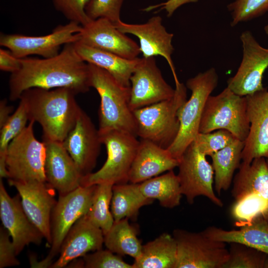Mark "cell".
Masks as SVG:
<instances>
[{
    "label": "cell",
    "mask_w": 268,
    "mask_h": 268,
    "mask_svg": "<svg viewBox=\"0 0 268 268\" xmlns=\"http://www.w3.org/2000/svg\"><path fill=\"white\" fill-rule=\"evenodd\" d=\"M21 66L11 73L8 82L9 98L19 99L28 89L67 88L76 94L91 87L88 64L77 52L74 43L64 45L56 56L48 58L21 59Z\"/></svg>",
    "instance_id": "6da1fadb"
},
{
    "label": "cell",
    "mask_w": 268,
    "mask_h": 268,
    "mask_svg": "<svg viewBox=\"0 0 268 268\" xmlns=\"http://www.w3.org/2000/svg\"><path fill=\"white\" fill-rule=\"evenodd\" d=\"M67 88H32L24 91L19 99L25 103L29 120L38 123L43 140L63 142L74 127L81 108Z\"/></svg>",
    "instance_id": "7a4b0ae2"
},
{
    "label": "cell",
    "mask_w": 268,
    "mask_h": 268,
    "mask_svg": "<svg viewBox=\"0 0 268 268\" xmlns=\"http://www.w3.org/2000/svg\"><path fill=\"white\" fill-rule=\"evenodd\" d=\"M88 64L91 87L100 98L99 132L118 130L136 136V123L130 106V87L121 84L104 69Z\"/></svg>",
    "instance_id": "3957f363"
},
{
    "label": "cell",
    "mask_w": 268,
    "mask_h": 268,
    "mask_svg": "<svg viewBox=\"0 0 268 268\" xmlns=\"http://www.w3.org/2000/svg\"><path fill=\"white\" fill-rule=\"evenodd\" d=\"M186 87L180 82L175 83L171 98L134 110L136 136L168 149L179 131L178 113L187 100Z\"/></svg>",
    "instance_id": "277c9868"
},
{
    "label": "cell",
    "mask_w": 268,
    "mask_h": 268,
    "mask_svg": "<svg viewBox=\"0 0 268 268\" xmlns=\"http://www.w3.org/2000/svg\"><path fill=\"white\" fill-rule=\"evenodd\" d=\"M218 82V74L214 67L199 73L186 82V87L191 91V95L178 111L179 131L176 138L168 148L179 161L199 133L205 104Z\"/></svg>",
    "instance_id": "5b68a950"
},
{
    "label": "cell",
    "mask_w": 268,
    "mask_h": 268,
    "mask_svg": "<svg viewBox=\"0 0 268 268\" xmlns=\"http://www.w3.org/2000/svg\"><path fill=\"white\" fill-rule=\"evenodd\" d=\"M99 134L102 143L106 148L107 159L97 171L82 177L81 186L128 183L139 141L136 135L118 130L99 132Z\"/></svg>",
    "instance_id": "8992f818"
},
{
    "label": "cell",
    "mask_w": 268,
    "mask_h": 268,
    "mask_svg": "<svg viewBox=\"0 0 268 268\" xmlns=\"http://www.w3.org/2000/svg\"><path fill=\"white\" fill-rule=\"evenodd\" d=\"M246 96L236 94L227 87L217 95H210L202 112L199 133L228 131L245 141L250 131Z\"/></svg>",
    "instance_id": "52a82bcc"
},
{
    "label": "cell",
    "mask_w": 268,
    "mask_h": 268,
    "mask_svg": "<svg viewBox=\"0 0 268 268\" xmlns=\"http://www.w3.org/2000/svg\"><path fill=\"white\" fill-rule=\"evenodd\" d=\"M96 185L79 186L65 195L59 196L52 213V242L48 255L42 261L30 264L33 268H50L59 254L63 242L75 222L88 212Z\"/></svg>",
    "instance_id": "ba28073f"
},
{
    "label": "cell",
    "mask_w": 268,
    "mask_h": 268,
    "mask_svg": "<svg viewBox=\"0 0 268 268\" xmlns=\"http://www.w3.org/2000/svg\"><path fill=\"white\" fill-rule=\"evenodd\" d=\"M34 122L30 121L25 129L8 145L5 162L9 179L21 182H46L44 171L45 142L35 136Z\"/></svg>",
    "instance_id": "9c48e42d"
},
{
    "label": "cell",
    "mask_w": 268,
    "mask_h": 268,
    "mask_svg": "<svg viewBox=\"0 0 268 268\" xmlns=\"http://www.w3.org/2000/svg\"><path fill=\"white\" fill-rule=\"evenodd\" d=\"M172 235L177 244L175 268H222L228 260L226 243L212 239L202 231L177 229Z\"/></svg>",
    "instance_id": "30bf717a"
},
{
    "label": "cell",
    "mask_w": 268,
    "mask_h": 268,
    "mask_svg": "<svg viewBox=\"0 0 268 268\" xmlns=\"http://www.w3.org/2000/svg\"><path fill=\"white\" fill-rule=\"evenodd\" d=\"M206 156L199 151L194 141L186 148L178 166L181 193L190 204L193 203L197 197L204 196L222 207V201L214 191V171Z\"/></svg>",
    "instance_id": "8fae6325"
},
{
    "label": "cell",
    "mask_w": 268,
    "mask_h": 268,
    "mask_svg": "<svg viewBox=\"0 0 268 268\" xmlns=\"http://www.w3.org/2000/svg\"><path fill=\"white\" fill-rule=\"evenodd\" d=\"M81 29L82 26L78 23L70 21L57 26L52 33L43 36L1 33L0 45L10 50L19 59L31 55L51 58L60 52L61 46L78 41V33Z\"/></svg>",
    "instance_id": "7c38bea8"
},
{
    "label": "cell",
    "mask_w": 268,
    "mask_h": 268,
    "mask_svg": "<svg viewBox=\"0 0 268 268\" xmlns=\"http://www.w3.org/2000/svg\"><path fill=\"white\" fill-rule=\"evenodd\" d=\"M243 48L241 63L235 75L227 80V87L241 96L264 88L263 75L268 68V48L262 47L252 33L243 32L240 37Z\"/></svg>",
    "instance_id": "4fadbf2b"
},
{
    "label": "cell",
    "mask_w": 268,
    "mask_h": 268,
    "mask_svg": "<svg viewBox=\"0 0 268 268\" xmlns=\"http://www.w3.org/2000/svg\"><path fill=\"white\" fill-rule=\"evenodd\" d=\"M130 106L133 111L171 98L174 89L164 79L154 57L139 58L130 78Z\"/></svg>",
    "instance_id": "5bb4252c"
},
{
    "label": "cell",
    "mask_w": 268,
    "mask_h": 268,
    "mask_svg": "<svg viewBox=\"0 0 268 268\" xmlns=\"http://www.w3.org/2000/svg\"><path fill=\"white\" fill-rule=\"evenodd\" d=\"M8 181L9 185L17 191L28 218L51 245V215L57 202L55 189L46 182H21L11 179Z\"/></svg>",
    "instance_id": "9a60e30c"
},
{
    "label": "cell",
    "mask_w": 268,
    "mask_h": 268,
    "mask_svg": "<svg viewBox=\"0 0 268 268\" xmlns=\"http://www.w3.org/2000/svg\"><path fill=\"white\" fill-rule=\"evenodd\" d=\"M63 144L83 176L91 173L102 143L98 130L82 109L74 127Z\"/></svg>",
    "instance_id": "2e32d148"
},
{
    "label": "cell",
    "mask_w": 268,
    "mask_h": 268,
    "mask_svg": "<svg viewBox=\"0 0 268 268\" xmlns=\"http://www.w3.org/2000/svg\"><path fill=\"white\" fill-rule=\"evenodd\" d=\"M115 25L122 32L134 35L138 38L143 57H163L171 68L175 83L180 82L171 58L174 50L172 44L174 34L166 30L160 16H153L142 24L127 23L120 20Z\"/></svg>",
    "instance_id": "e0dca14e"
},
{
    "label": "cell",
    "mask_w": 268,
    "mask_h": 268,
    "mask_svg": "<svg viewBox=\"0 0 268 268\" xmlns=\"http://www.w3.org/2000/svg\"><path fill=\"white\" fill-rule=\"evenodd\" d=\"M79 40L87 46L109 52L124 58L134 59L141 53L139 46L120 31L109 20L100 18L82 26Z\"/></svg>",
    "instance_id": "ac0fdd59"
},
{
    "label": "cell",
    "mask_w": 268,
    "mask_h": 268,
    "mask_svg": "<svg viewBox=\"0 0 268 268\" xmlns=\"http://www.w3.org/2000/svg\"><path fill=\"white\" fill-rule=\"evenodd\" d=\"M0 179V217L12 239L17 256L30 244L40 245L44 238L25 212L19 195L12 198Z\"/></svg>",
    "instance_id": "d6986e66"
},
{
    "label": "cell",
    "mask_w": 268,
    "mask_h": 268,
    "mask_svg": "<svg viewBox=\"0 0 268 268\" xmlns=\"http://www.w3.org/2000/svg\"><path fill=\"white\" fill-rule=\"evenodd\" d=\"M250 131L245 141L242 162L268 158V89L265 88L246 96Z\"/></svg>",
    "instance_id": "ffe728a7"
},
{
    "label": "cell",
    "mask_w": 268,
    "mask_h": 268,
    "mask_svg": "<svg viewBox=\"0 0 268 268\" xmlns=\"http://www.w3.org/2000/svg\"><path fill=\"white\" fill-rule=\"evenodd\" d=\"M43 141L46 146V182L58 192L59 196L66 195L80 186L83 175L63 142Z\"/></svg>",
    "instance_id": "44dd1931"
},
{
    "label": "cell",
    "mask_w": 268,
    "mask_h": 268,
    "mask_svg": "<svg viewBox=\"0 0 268 268\" xmlns=\"http://www.w3.org/2000/svg\"><path fill=\"white\" fill-rule=\"evenodd\" d=\"M104 234L86 215L78 219L69 229L61 245L58 259L50 268H63L90 251L102 249Z\"/></svg>",
    "instance_id": "7402d4cb"
},
{
    "label": "cell",
    "mask_w": 268,
    "mask_h": 268,
    "mask_svg": "<svg viewBox=\"0 0 268 268\" xmlns=\"http://www.w3.org/2000/svg\"><path fill=\"white\" fill-rule=\"evenodd\" d=\"M179 161L167 148L141 139L129 175V182L140 183L178 167Z\"/></svg>",
    "instance_id": "603a6c76"
},
{
    "label": "cell",
    "mask_w": 268,
    "mask_h": 268,
    "mask_svg": "<svg viewBox=\"0 0 268 268\" xmlns=\"http://www.w3.org/2000/svg\"><path fill=\"white\" fill-rule=\"evenodd\" d=\"M202 232L212 239L243 244L268 255V221L262 215L239 229L226 230L209 226Z\"/></svg>",
    "instance_id": "cb8c5ba5"
},
{
    "label": "cell",
    "mask_w": 268,
    "mask_h": 268,
    "mask_svg": "<svg viewBox=\"0 0 268 268\" xmlns=\"http://www.w3.org/2000/svg\"><path fill=\"white\" fill-rule=\"evenodd\" d=\"M74 44L77 52L85 62L104 69L121 84L130 87V78L139 61L138 57L128 59L79 42Z\"/></svg>",
    "instance_id": "d4e9b609"
},
{
    "label": "cell",
    "mask_w": 268,
    "mask_h": 268,
    "mask_svg": "<svg viewBox=\"0 0 268 268\" xmlns=\"http://www.w3.org/2000/svg\"><path fill=\"white\" fill-rule=\"evenodd\" d=\"M251 193L268 201V165L264 157L255 158L250 163L242 162L233 178L231 194L235 200Z\"/></svg>",
    "instance_id": "484cf974"
},
{
    "label": "cell",
    "mask_w": 268,
    "mask_h": 268,
    "mask_svg": "<svg viewBox=\"0 0 268 268\" xmlns=\"http://www.w3.org/2000/svg\"><path fill=\"white\" fill-rule=\"evenodd\" d=\"M177 244L173 235L164 233L142 245L140 256L133 268H175Z\"/></svg>",
    "instance_id": "4316f807"
},
{
    "label": "cell",
    "mask_w": 268,
    "mask_h": 268,
    "mask_svg": "<svg viewBox=\"0 0 268 268\" xmlns=\"http://www.w3.org/2000/svg\"><path fill=\"white\" fill-rule=\"evenodd\" d=\"M245 141L236 139L222 149L209 156L214 171V188L219 195L232 184L234 174L239 169Z\"/></svg>",
    "instance_id": "83f0119b"
},
{
    "label": "cell",
    "mask_w": 268,
    "mask_h": 268,
    "mask_svg": "<svg viewBox=\"0 0 268 268\" xmlns=\"http://www.w3.org/2000/svg\"><path fill=\"white\" fill-rule=\"evenodd\" d=\"M153 200L142 193L139 183L115 184L112 188L111 211L115 221L136 216L139 209Z\"/></svg>",
    "instance_id": "f1b7e54d"
},
{
    "label": "cell",
    "mask_w": 268,
    "mask_h": 268,
    "mask_svg": "<svg viewBox=\"0 0 268 268\" xmlns=\"http://www.w3.org/2000/svg\"><path fill=\"white\" fill-rule=\"evenodd\" d=\"M139 187L145 197L157 200L162 207L172 208L180 203L182 194L179 180L173 170L139 183Z\"/></svg>",
    "instance_id": "f546056e"
},
{
    "label": "cell",
    "mask_w": 268,
    "mask_h": 268,
    "mask_svg": "<svg viewBox=\"0 0 268 268\" xmlns=\"http://www.w3.org/2000/svg\"><path fill=\"white\" fill-rule=\"evenodd\" d=\"M104 244L107 249L120 255H128L134 260L141 253L142 245L135 229L125 218L114 221L109 230L104 235Z\"/></svg>",
    "instance_id": "4dcf8cb0"
},
{
    "label": "cell",
    "mask_w": 268,
    "mask_h": 268,
    "mask_svg": "<svg viewBox=\"0 0 268 268\" xmlns=\"http://www.w3.org/2000/svg\"><path fill=\"white\" fill-rule=\"evenodd\" d=\"M230 214L235 226L239 228L261 215L268 221V201L256 193L247 194L235 200Z\"/></svg>",
    "instance_id": "1f68e13d"
},
{
    "label": "cell",
    "mask_w": 268,
    "mask_h": 268,
    "mask_svg": "<svg viewBox=\"0 0 268 268\" xmlns=\"http://www.w3.org/2000/svg\"><path fill=\"white\" fill-rule=\"evenodd\" d=\"M113 185L110 183L96 185L92 204L86 214L93 224L102 230L104 235L115 221L110 210Z\"/></svg>",
    "instance_id": "d6a6232c"
},
{
    "label": "cell",
    "mask_w": 268,
    "mask_h": 268,
    "mask_svg": "<svg viewBox=\"0 0 268 268\" xmlns=\"http://www.w3.org/2000/svg\"><path fill=\"white\" fill-rule=\"evenodd\" d=\"M19 105L0 131V169L6 168V151L10 142L26 127L29 116L26 106L21 99Z\"/></svg>",
    "instance_id": "836d02e7"
},
{
    "label": "cell",
    "mask_w": 268,
    "mask_h": 268,
    "mask_svg": "<svg viewBox=\"0 0 268 268\" xmlns=\"http://www.w3.org/2000/svg\"><path fill=\"white\" fill-rule=\"evenodd\" d=\"M228 260L222 268H268V255L238 243H230Z\"/></svg>",
    "instance_id": "e575fe53"
},
{
    "label": "cell",
    "mask_w": 268,
    "mask_h": 268,
    "mask_svg": "<svg viewBox=\"0 0 268 268\" xmlns=\"http://www.w3.org/2000/svg\"><path fill=\"white\" fill-rule=\"evenodd\" d=\"M231 12V26L247 21L268 11V0H235L227 5Z\"/></svg>",
    "instance_id": "d590c367"
},
{
    "label": "cell",
    "mask_w": 268,
    "mask_h": 268,
    "mask_svg": "<svg viewBox=\"0 0 268 268\" xmlns=\"http://www.w3.org/2000/svg\"><path fill=\"white\" fill-rule=\"evenodd\" d=\"M236 139L237 138L228 131L220 129L207 133H199L194 141L201 152L210 156Z\"/></svg>",
    "instance_id": "8d00e7d4"
},
{
    "label": "cell",
    "mask_w": 268,
    "mask_h": 268,
    "mask_svg": "<svg viewBox=\"0 0 268 268\" xmlns=\"http://www.w3.org/2000/svg\"><path fill=\"white\" fill-rule=\"evenodd\" d=\"M124 0H90L85 11L92 20L104 18L114 24L119 21Z\"/></svg>",
    "instance_id": "74e56055"
},
{
    "label": "cell",
    "mask_w": 268,
    "mask_h": 268,
    "mask_svg": "<svg viewBox=\"0 0 268 268\" xmlns=\"http://www.w3.org/2000/svg\"><path fill=\"white\" fill-rule=\"evenodd\" d=\"M109 250L102 249L83 256L84 268H133L119 256Z\"/></svg>",
    "instance_id": "f35d334b"
},
{
    "label": "cell",
    "mask_w": 268,
    "mask_h": 268,
    "mask_svg": "<svg viewBox=\"0 0 268 268\" xmlns=\"http://www.w3.org/2000/svg\"><path fill=\"white\" fill-rule=\"evenodd\" d=\"M90 0H52V1L56 9L66 18L84 26L92 20L85 11L86 6Z\"/></svg>",
    "instance_id": "ab89813d"
},
{
    "label": "cell",
    "mask_w": 268,
    "mask_h": 268,
    "mask_svg": "<svg viewBox=\"0 0 268 268\" xmlns=\"http://www.w3.org/2000/svg\"><path fill=\"white\" fill-rule=\"evenodd\" d=\"M10 234L4 227L0 228V268L14 267L20 265Z\"/></svg>",
    "instance_id": "60d3db41"
},
{
    "label": "cell",
    "mask_w": 268,
    "mask_h": 268,
    "mask_svg": "<svg viewBox=\"0 0 268 268\" xmlns=\"http://www.w3.org/2000/svg\"><path fill=\"white\" fill-rule=\"evenodd\" d=\"M21 66V59L14 56L8 49H0V69L11 73L18 70Z\"/></svg>",
    "instance_id": "b9f144b4"
},
{
    "label": "cell",
    "mask_w": 268,
    "mask_h": 268,
    "mask_svg": "<svg viewBox=\"0 0 268 268\" xmlns=\"http://www.w3.org/2000/svg\"><path fill=\"white\" fill-rule=\"evenodd\" d=\"M198 0H168L165 2H163L154 6H150L149 8L152 10L154 8L160 7V9H165L167 12V16H171L174 12L181 5L190 2H195Z\"/></svg>",
    "instance_id": "7bdbcfd3"
},
{
    "label": "cell",
    "mask_w": 268,
    "mask_h": 268,
    "mask_svg": "<svg viewBox=\"0 0 268 268\" xmlns=\"http://www.w3.org/2000/svg\"><path fill=\"white\" fill-rule=\"evenodd\" d=\"M13 111V107L7 104L6 99L0 102V128L7 122Z\"/></svg>",
    "instance_id": "ee69618b"
},
{
    "label": "cell",
    "mask_w": 268,
    "mask_h": 268,
    "mask_svg": "<svg viewBox=\"0 0 268 268\" xmlns=\"http://www.w3.org/2000/svg\"><path fill=\"white\" fill-rule=\"evenodd\" d=\"M264 30L266 34L268 36V24L265 26V27H264Z\"/></svg>",
    "instance_id": "f6af8a7d"
},
{
    "label": "cell",
    "mask_w": 268,
    "mask_h": 268,
    "mask_svg": "<svg viewBox=\"0 0 268 268\" xmlns=\"http://www.w3.org/2000/svg\"><path fill=\"white\" fill-rule=\"evenodd\" d=\"M266 161H267V164L268 165V158H266Z\"/></svg>",
    "instance_id": "bcb514c9"
}]
</instances>
